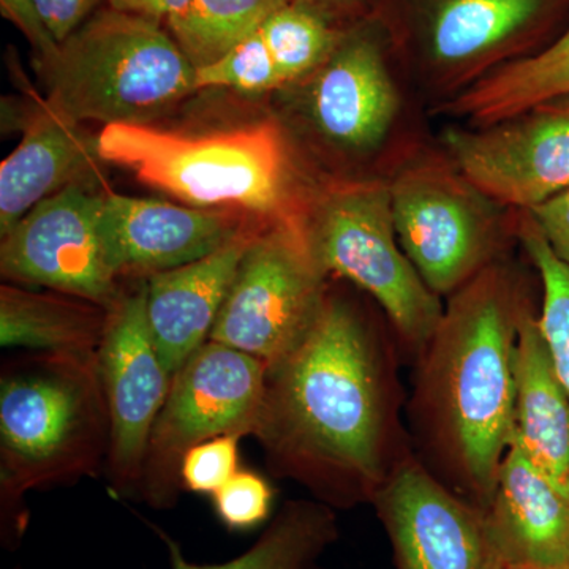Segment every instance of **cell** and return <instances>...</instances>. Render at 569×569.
<instances>
[{"label":"cell","mask_w":569,"mask_h":569,"mask_svg":"<svg viewBox=\"0 0 569 569\" xmlns=\"http://www.w3.org/2000/svg\"><path fill=\"white\" fill-rule=\"evenodd\" d=\"M447 157L490 200L529 212L569 189V96L467 129H449Z\"/></svg>","instance_id":"obj_12"},{"label":"cell","mask_w":569,"mask_h":569,"mask_svg":"<svg viewBox=\"0 0 569 569\" xmlns=\"http://www.w3.org/2000/svg\"><path fill=\"white\" fill-rule=\"evenodd\" d=\"M523 213L516 223V238L529 254L541 282L538 321L569 399V264L552 252L529 213Z\"/></svg>","instance_id":"obj_26"},{"label":"cell","mask_w":569,"mask_h":569,"mask_svg":"<svg viewBox=\"0 0 569 569\" xmlns=\"http://www.w3.org/2000/svg\"><path fill=\"white\" fill-rule=\"evenodd\" d=\"M529 302L515 269L497 261L447 298L411 361L406 417L415 455L485 511L516 441L515 353Z\"/></svg>","instance_id":"obj_2"},{"label":"cell","mask_w":569,"mask_h":569,"mask_svg":"<svg viewBox=\"0 0 569 569\" xmlns=\"http://www.w3.org/2000/svg\"><path fill=\"white\" fill-rule=\"evenodd\" d=\"M107 2L112 9L140 14L164 26L179 11L186 9L190 0H107Z\"/></svg>","instance_id":"obj_34"},{"label":"cell","mask_w":569,"mask_h":569,"mask_svg":"<svg viewBox=\"0 0 569 569\" xmlns=\"http://www.w3.org/2000/svg\"><path fill=\"white\" fill-rule=\"evenodd\" d=\"M33 62L48 102L102 129L152 123L197 91V69L163 24L110 6Z\"/></svg>","instance_id":"obj_5"},{"label":"cell","mask_w":569,"mask_h":569,"mask_svg":"<svg viewBox=\"0 0 569 569\" xmlns=\"http://www.w3.org/2000/svg\"><path fill=\"white\" fill-rule=\"evenodd\" d=\"M339 26L343 21H365L377 9V0H296Z\"/></svg>","instance_id":"obj_33"},{"label":"cell","mask_w":569,"mask_h":569,"mask_svg":"<svg viewBox=\"0 0 569 569\" xmlns=\"http://www.w3.org/2000/svg\"><path fill=\"white\" fill-rule=\"evenodd\" d=\"M527 213L552 252L569 264V189Z\"/></svg>","instance_id":"obj_31"},{"label":"cell","mask_w":569,"mask_h":569,"mask_svg":"<svg viewBox=\"0 0 569 569\" xmlns=\"http://www.w3.org/2000/svg\"><path fill=\"white\" fill-rule=\"evenodd\" d=\"M211 498L220 523L239 533L258 529L271 518L276 490L263 475L239 468Z\"/></svg>","instance_id":"obj_28"},{"label":"cell","mask_w":569,"mask_h":569,"mask_svg":"<svg viewBox=\"0 0 569 569\" xmlns=\"http://www.w3.org/2000/svg\"><path fill=\"white\" fill-rule=\"evenodd\" d=\"M331 279L301 339L266 372L253 438L272 477L347 511L373 498L413 455L399 340Z\"/></svg>","instance_id":"obj_1"},{"label":"cell","mask_w":569,"mask_h":569,"mask_svg":"<svg viewBox=\"0 0 569 569\" xmlns=\"http://www.w3.org/2000/svg\"><path fill=\"white\" fill-rule=\"evenodd\" d=\"M266 372L260 359L213 340L186 359L152 427L138 501L156 511L173 509L190 448L216 437L253 436Z\"/></svg>","instance_id":"obj_8"},{"label":"cell","mask_w":569,"mask_h":569,"mask_svg":"<svg viewBox=\"0 0 569 569\" xmlns=\"http://www.w3.org/2000/svg\"><path fill=\"white\" fill-rule=\"evenodd\" d=\"M301 223L325 274L376 302L413 361L436 332L445 305L400 246L388 181L326 183L306 194Z\"/></svg>","instance_id":"obj_6"},{"label":"cell","mask_w":569,"mask_h":569,"mask_svg":"<svg viewBox=\"0 0 569 569\" xmlns=\"http://www.w3.org/2000/svg\"><path fill=\"white\" fill-rule=\"evenodd\" d=\"M0 11L31 44L33 61H44L56 54L59 43L44 24L36 0H0Z\"/></svg>","instance_id":"obj_30"},{"label":"cell","mask_w":569,"mask_h":569,"mask_svg":"<svg viewBox=\"0 0 569 569\" xmlns=\"http://www.w3.org/2000/svg\"><path fill=\"white\" fill-rule=\"evenodd\" d=\"M97 367L110 419L108 486L119 500H138L149 437L173 380L153 346L142 280L110 307Z\"/></svg>","instance_id":"obj_13"},{"label":"cell","mask_w":569,"mask_h":569,"mask_svg":"<svg viewBox=\"0 0 569 569\" xmlns=\"http://www.w3.org/2000/svg\"><path fill=\"white\" fill-rule=\"evenodd\" d=\"M103 0H36L44 24L58 43L69 39L96 11Z\"/></svg>","instance_id":"obj_32"},{"label":"cell","mask_w":569,"mask_h":569,"mask_svg":"<svg viewBox=\"0 0 569 569\" xmlns=\"http://www.w3.org/2000/svg\"><path fill=\"white\" fill-rule=\"evenodd\" d=\"M388 186L400 246L441 299L503 260V206L468 181L447 153L410 157Z\"/></svg>","instance_id":"obj_7"},{"label":"cell","mask_w":569,"mask_h":569,"mask_svg":"<svg viewBox=\"0 0 569 569\" xmlns=\"http://www.w3.org/2000/svg\"><path fill=\"white\" fill-rule=\"evenodd\" d=\"M110 419L96 355L20 351L0 366V541L17 550L26 496L104 471Z\"/></svg>","instance_id":"obj_3"},{"label":"cell","mask_w":569,"mask_h":569,"mask_svg":"<svg viewBox=\"0 0 569 569\" xmlns=\"http://www.w3.org/2000/svg\"><path fill=\"white\" fill-rule=\"evenodd\" d=\"M231 89L242 93H266L287 88L260 32L250 33L222 58L197 69V91Z\"/></svg>","instance_id":"obj_27"},{"label":"cell","mask_w":569,"mask_h":569,"mask_svg":"<svg viewBox=\"0 0 569 569\" xmlns=\"http://www.w3.org/2000/svg\"><path fill=\"white\" fill-rule=\"evenodd\" d=\"M329 282L307 242L301 216L266 223L242 257L209 340L269 367L305 335Z\"/></svg>","instance_id":"obj_10"},{"label":"cell","mask_w":569,"mask_h":569,"mask_svg":"<svg viewBox=\"0 0 569 569\" xmlns=\"http://www.w3.org/2000/svg\"><path fill=\"white\" fill-rule=\"evenodd\" d=\"M260 223L238 212L103 192L104 250L121 282L192 263Z\"/></svg>","instance_id":"obj_16"},{"label":"cell","mask_w":569,"mask_h":569,"mask_svg":"<svg viewBox=\"0 0 569 569\" xmlns=\"http://www.w3.org/2000/svg\"><path fill=\"white\" fill-rule=\"evenodd\" d=\"M561 96H569V28L548 47L501 67L440 104L437 112L466 119L470 126H488Z\"/></svg>","instance_id":"obj_23"},{"label":"cell","mask_w":569,"mask_h":569,"mask_svg":"<svg viewBox=\"0 0 569 569\" xmlns=\"http://www.w3.org/2000/svg\"><path fill=\"white\" fill-rule=\"evenodd\" d=\"M486 516L505 569H569V498L533 466L518 440Z\"/></svg>","instance_id":"obj_19"},{"label":"cell","mask_w":569,"mask_h":569,"mask_svg":"<svg viewBox=\"0 0 569 569\" xmlns=\"http://www.w3.org/2000/svg\"><path fill=\"white\" fill-rule=\"evenodd\" d=\"M110 307L54 290L0 287V346L7 350L96 355Z\"/></svg>","instance_id":"obj_21"},{"label":"cell","mask_w":569,"mask_h":569,"mask_svg":"<svg viewBox=\"0 0 569 569\" xmlns=\"http://www.w3.org/2000/svg\"><path fill=\"white\" fill-rule=\"evenodd\" d=\"M301 82L310 129L342 156L365 159L380 151L402 114L383 40L367 22L346 29L323 66Z\"/></svg>","instance_id":"obj_15"},{"label":"cell","mask_w":569,"mask_h":569,"mask_svg":"<svg viewBox=\"0 0 569 569\" xmlns=\"http://www.w3.org/2000/svg\"><path fill=\"white\" fill-rule=\"evenodd\" d=\"M97 141L104 163L192 208L264 223L296 219L305 208L290 142L274 119L201 133L107 126Z\"/></svg>","instance_id":"obj_4"},{"label":"cell","mask_w":569,"mask_h":569,"mask_svg":"<svg viewBox=\"0 0 569 569\" xmlns=\"http://www.w3.org/2000/svg\"><path fill=\"white\" fill-rule=\"evenodd\" d=\"M396 569H505L485 509L408 456L372 505Z\"/></svg>","instance_id":"obj_14"},{"label":"cell","mask_w":569,"mask_h":569,"mask_svg":"<svg viewBox=\"0 0 569 569\" xmlns=\"http://www.w3.org/2000/svg\"><path fill=\"white\" fill-rule=\"evenodd\" d=\"M288 86L305 81L336 50L346 29L305 3H284L258 29Z\"/></svg>","instance_id":"obj_25"},{"label":"cell","mask_w":569,"mask_h":569,"mask_svg":"<svg viewBox=\"0 0 569 569\" xmlns=\"http://www.w3.org/2000/svg\"><path fill=\"white\" fill-rule=\"evenodd\" d=\"M73 186L41 201L0 236L3 282L80 296L104 307L121 298V280L108 263L103 192Z\"/></svg>","instance_id":"obj_11"},{"label":"cell","mask_w":569,"mask_h":569,"mask_svg":"<svg viewBox=\"0 0 569 569\" xmlns=\"http://www.w3.org/2000/svg\"><path fill=\"white\" fill-rule=\"evenodd\" d=\"M99 141L48 102L32 107L20 144L0 163V236L41 201L73 186H102Z\"/></svg>","instance_id":"obj_17"},{"label":"cell","mask_w":569,"mask_h":569,"mask_svg":"<svg viewBox=\"0 0 569 569\" xmlns=\"http://www.w3.org/2000/svg\"><path fill=\"white\" fill-rule=\"evenodd\" d=\"M515 415L520 448L569 498V399L531 302L520 316L516 342Z\"/></svg>","instance_id":"obj_20"},{"label":"cell","mask_w":569,"mask_h":569,"mask_svg":"<svg viewBox=\"0 0 569 569\" xmlns=\"http://www.w3.org/2000/svg\"><path fill=\"white\" fill-rule=\"evenodd\" d=\"M238 436H222L190 448L181 463L183 492L212 497L239 470Z\"/></svg>","instance_id":"obj_29"},{"label":"cell","mask_w":569,"mask_h":569,"mask_svg":"<svg viewBox=\"0 0 569 569\" xmlns=\"http://www.w3.org/2000/svg\"><path fill=\"white\" fill-rule=\"evenodd\" d=\"M263 224L200 260L142 280L149 331L171 376L208 342L242 257Z\"/></svg>","instance_id":"obj_18"},{"label":"cell","mask_w":569,"mask_h":569,"mask_svg":"<svg viewBox=\"0 0 569 569\" xmlns=\"http://www.w3.org/2000/svg\"><path fill=\"white\" fill-rule=\"evenodd\" d=\"M290 0H190L164 24L194 69L209 66L258 31Z\"/></svg>","instance_id":"obj_24"},{"label":"cell","mask_w":569,"mask_h":569,"mask_svg":"<svg viewBox=\"0 0 569 569\" xmlns=\"http://www.w3.org/2000/svg\"><path fill=\"white\" fill-rule=\"evenodd\" d=\"M559 0H403L400 40L421 88L440 104L533 54Z\"/></svg>","instance_id":"obj_9"},{"label":"cell","mask_w":569,"mask_h":569,"mask_svg":"<svg viewBox=\"0 0 569 569\" xmlns=\"http://www.w3.org/2000/svg\"><path fill=\"white\" fill-rule=\"evenodd\" d=\"M152 529L167 546L171 569H328L321 557L340 537L336 509L316 498L287 501L246 552L223 563H192L170 535Z\"/></svg>","instance_id":"obj_22"}]
</instances>
